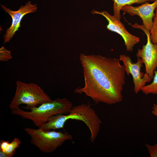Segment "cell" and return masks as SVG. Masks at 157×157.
I'll use <instances>...</instances> for the list:
<instances>
[{
  "mask_svg": "<svg viewBox=\"0 0 157 157\" xmlns=\"http://www.w3.org/2000/svg\"><path fill=\"white\" fill-rule=\"evenodd\" d=\"M70 119L80 120L85 124L90 131L91 141L94 142L102 122L89 103L73 106L68 114H58L52 116L39 128L45 131L63 128L66 121Z\"/></svg>",
  "mask_w": 157,
  "mask_h": 157,
  "instance_id": "obj_2",
  "label": "cell"
},
{
  "mask_svg": "<svg viewBox=\"0 0 157 157\" xmlns=\"http://www.w3.org/2000/svg\"><path fill=\"white\" fill-rule=\"evenodd\" d=\"M3 10L8 13L12 18V23L9 28H7L4 36V42H9L20 27L21 21L23 17L28 13L35 12L38 8L37 5L32 4L31 1H28L24 6H22L18 10L13 11L1 5Z\"/></svg>",
  "mask_w": 157,
  "mask_h": 157,
  "instance_id": "obj_9",
  "label": "cell"
},
{
  "mask_svg": "<svg viewBox=\"0 0 157 157\" xmlns=\"http://www.w3.org/2000/svg\"><path fill=\"white\" fill-rule=\"evenodd\" d=\"M131 26L133 28L141 29L147 36L146 44L143 46L142 49H138L136 55L137 58H140L142 60L145 66V73L148 75L151 81L154 76V71L157 69V44L152 43L150 40V32L143 25L135 23Z\"/></svg>",
  "mask_w": 157,
  "mask_h": 157,
  "instance_id": "obj_6",
  "label": "cell"
},
{
  "mask_svg": "<svg viewBox=\"0 0 157 157\" xmlns=\"http://www.w3.org/2000/svg\"><path fill=\"white\" fill-rule=\"evenodd\" d=\"M145 146L147 148L151 157H157V144L152 146L146 144Z\"/></svg>",
  "mask_w": 157,
  "mask_h": 157,
  "instance_id": "obj_16",
  "label": "cell"
},
{
  "mask_svg": "<svg viewBox=\"0 0 157 157\" xmlns=\"http://www.w3.org/2000/svg\"><path fill=\"white\" fill-rule=\"evenodd\" d=\"M157 7V0L152 3L146 2L142 5L134 7L131 5L123 6L121 10L131 16L137 15L142 19L143 25L149 32L152 27L154 12Z\"/></svg>",
  "mask_w": 157,
  "mask_h": 157,
  "instance_id": "obj_10",
  "label": "cell"
},
{
  "mask_svg": "<svg viewBox=\"0 0 157 157\" xmlns=\"http://www.w3.org/2000/svg\"><path fill=\"white\" fill-rule=\"evenodd\" d=\"M11 51L8 50L3 47L0 48V60L1 61H6L12 58Z\"/></svg>",
  "mask_w": 157,
  "mask_h": 157,
  "instance_id": "obj_15",
  "label": "cell"
},
{
  "mask_svg": "<svg viewBox=\"0 0 157 157\" xmlns=\"http://www.w3.org/2000/svg\"><path fill=\"white\" fill-rule=\"evenodd\" d=\"M114 2L113 10L114 16L119 20L120 21V11L122 7L126 5L138 3L140 4L148 1H154L155 0H113Z\"/></svg>",
  "mask_w": 157,
  "mask_h": 157,
  "instance_id": "obj_12",
  "label": "cell"
},
{
  "mask_svg": "<svg viewBox=\"0 0 157 157\" xmlns=\"http://www.w3.org/2000/svg\"><path fill=\"white\" fill-rule=\"evenodd\" d=\"M151 113L153 115L157 117V104L155 103L153 104Z\"/></svg>",
  "mask_w": 157,
  "mask_h": 157,
  "instance_id": "obj_17",
  "label": "cell"
},
{
  "mask_svg": "<svg viewBox=\"0 0 157 157\" xmlns=\"http://www.w3.org/2000/svg\"><path fill=\"white\" fill-rule=\"evenodd\" d=\"M79 59L84 85L76 88L75 93L84 94L96 104L112 105L122 101L126 72L119 59L81 53Z\"/></svg>",
  "mask_w": 157,
  "mask_h": 157,
  "instance_id": "obj_1",
  "label": "cell"
},
{
  "mask_svg": "<svg viewBox=\"0 0 157 157\" xmlns=\"http://www.w3.org/2000/svg\"><path fill=\"white\" fill-rule=\"evenodd\" d=\"M21 143L20 139L16 137L14 138L10 142L8 141L1 140L0 157H13Z\"/></svg>",
  "mask_w": 157,
  "mask_h": 157,
  "instance_id": "obj_11",
  "label": "cell"
},
{
  "mask_svg": "<svg viewBox=\"0 0 157 157\" xmlns=\"http://www.w3.org/2000/svg\"><path fill=\"white\" fill-rule=\"evenodd\" d=\"M73 106L72 103L66 98H58L43 103L38 107L28 108L29 111L19 107L11 110V112L13 115L31 121L35 126L39 127L53 115L68 114Z\"/></svg>",
  "mask_w": 157,
  "mask_h": 157,
  "instance_id": "obj_3",
  "label": "cell"
},
{
  "mask_svg": "<svg viewBox=\"0 0 157 157\" xmlns=\"http://www.w3.org/2000/svg\"><path fill=\"white\" fill-rule=\"evenodd\" d=\"M119 59L124 63L126 74L129 76L131 74L132 76L134 85L133 90L135 93H138L146 83L151 81L147 74H144L141 71L143 63L142 60L138 58L137 62L134 63L130 57L125 54L120 55Z\"/></svg>",
  "mask_w": 157,
  "mask_h": 157,
  "instance_id": "obj_8",
  "label": "cell"
},
{
  "mask_svg": "<svg viewBox=\"0 0 157 157\" xmlns=\"http://www.w3.org/2000/svg\"><path fill=\"white\" fill-rule=\"evenodd\" d=\"M153 80L150 84L143 86L140 89L145 95L151 94H157V71H154Z\"/></svg>",
  "mask_w": 157,
  "mask_h": 157,
  "instance_id": "obj_13",
  "label": "cell"
},
{
  "mask_svg": "<svg viewBox=\"0 0 157 157\" xmlns=\"http://www.w3.org/2000/svg\"><path fill=\"white\" fill-rule=\"evenodd\" d=\"M24 129L30 136L31 144L46 153H52L65 141L72 140V135L67 132L45 131L39 128L35 129L27 127Z\"/></svg>",
  "mask_w": 157,
  "mask_h": 157,
  "instance_id": "obj_5",
  "label": "cell"
},
{
  "mask_svg": "<svg viewBox=\"0 0 157 157\" xmlns=\"http://www.w3.org/2000/svg\"><path fill=\"white\" fill-rule=\"evenodd\" d=\"M91 13L93 14L101 15L106 19L108 22L107 29L118 33L122 37L127 51H132L133 46L139 42V38L129 33L120 21L117 19L114 15H111L106 11H99L93 10Z\"/></svg>",
  "mask_w": 157,
  "mask_h": 157,
  "instance_id": "obj_7",
  "label": "cell"
},
{
  "mask_svg": "<svg viewBox=\"0 0 157 157\" xmlns=\"http://www.w3.org/2000/svg\"><path fill=\"white\" fill-rule=\"evenodd\" d=\"M153 22L152 28L150 32V38L153 44H157V7Z\"/></svg>",
  "mask_w": 157,
  "mask_h": 157,
  "instance_id": "obj_14",
  "label": "cell"
},
{
  "mask_svg": "<svg viewBox=\"0 0 157 157\" xmlns=\"http://www.w3.org/2000/svg\"><path fill=\"white\" fill-rule=\"evenodd\" d=\"M16 91L10 104L11 110L25 104L26 109L37 106L51 100L50 97L39 85L33 83H26L20 81L16 83Z\"/></svg>",
  "mask_w": 157,
  "mask_h": 157,
  "instance_id": "obj_4",
  "label": "cell"
}]
</instances>
